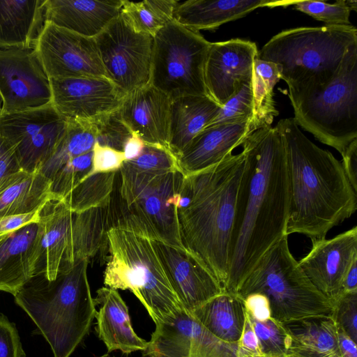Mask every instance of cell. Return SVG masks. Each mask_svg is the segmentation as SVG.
<instances>
[{"mask_svg":"<svg viewBox=\"0 0 357 357\" xmlns=\"http://www.w3.org/2000/svg\"><path fill=\"white\" fill-rule=\"evenodd\" d=\"M245 163L236 202L224 290L236 294L265 253L287 234L289 185L285 149L276 127L242 144Z\"/></svg>","mask_w":357,"mask_h":357,"instance_id":"6da1fadb","label":"cell"},{"mask_svg":"<svg viewBox=\"0 0 357 357\" xmlns=\"http://www.w3.org/2000/svg\"><path fill=\"white\" fill-rule=\"evenodd\" d=\"M285 149L289 185L287 234L311 241L326 238L334 227L357 209V192L342 163L330 151L310 141L294 118L275 126Z\"/></svg>","mask_w":357,"mask_h":357,"instance_id":"7a4b0ae2","label":"cell"},{"mask_svg":"<svg viewBox=\"0 0 357 357\" xmlns=\"http://www.w3.org/2000/svg\"><path fill=\"white\" fill-rule=\"evenodd\" d=\"M244 163L241 152L185 176L177 210L185 249L206 266L223 289L227 279L229 243Z\"/></svg>","mask_w":357,"mask_h":357,"instance_id":"3957f363","label":"cell"},{"mask_svg":"<svg viewBox=\"0 0 357 357\" xmlns=\"http://www.w3.org/2000/svg\"><path fill=\"white\" fill-rule=\"evenodd\" d=\"M89 260L53 280L36 273L14 296L50 344L54 357H70L89 333L97 312L87 277Z\"/></svg>","mask_w":357,"mask_h":357,"instance_id":"277c9868","label":"cell"},{"mask_svg":"<svg viewBox=\"0 0 357 357\" xmlns=\"http://www.w3.org/2000/svg\"><path fill=\"white\" fill-rule=\"evenodd\" d=\"M184 178L181 170L140 172L123 162L116 172L108 204L109 228L185 250L177 212Z\"/></svg>","mask_w":357,"mask_h":357,"instance_id":"5b68a950","label":"cell"},{"mask_svg":"<svg viewBox=\"0 0 357 357\" xmlns=\"http://www.w3.org/2000/svg\"><path fill=\"white\" fill-rule=\"evenodd\" d=\"M355 45L357 29L352 24L301 26L273 36L258 57L278 66L289 90H299L328 84Z\"/></svg>","mask_w":357,"mask_h":357,"instance_id":"8992f818","label":"cell"},{"mask_svg":"<svg viewBox=\"0 0 357 357\" xmlns=\"http://www.w3.org/2000/svg\"><path fill=\"white\" fill-rule=\"evenodd\" d=\"M107 238L105 287L130 290L155 324L183 309L151 239L117 227Z\"/></svg>","mask_w":357,"mask_h":357,"instance_id":"52a82bcc","label":"cell"},{"mask_svg":"<svg viewBox=\"0 0 357 357\" xmlns=\"http://www.w3.org/2000/svg\"><path fill=\"white\" fill-rule=\"evenodd\" d=\"M296 123L340 154L357 139V45L328 84L289 90Z\"/></svg>","mask_w":357,"mask_h":357,"instance_id":"ba28073f","label":"cell"},{"mask_svg":"<svg viewBox=\"0 0 357 357\" xmlns=\"http://www.w3.org/2000/svg\"><path fill=\"white\" fill-rule=\"evenodd\" d=\"M38 224L40 246L36 273L47 280L107 248L108 205L76 213L62 199L53 198L42 207Z\"/></svg>","mask_w":357,"mask_h":357,"instance_id":"9c48e42d","label":"cell"},{"mask_svg":"<svg viewBox=\"0 0 357 357\" xmlns=\"http://www.w3.org/2000/svg\"><path fill=\"white\" fill-rule=\"evenodd\" d=\"M288 236L272 246L241 284L244 298L258 293L268 302L271 317L280 323L331 316L333 304L311 283L290 252Z\"/></svg>","mask_w":357,"mask_h":357,"instance_id":"30bf717a","label":"cell"},{"mask_svg":"<svg viewBox=\"0 0 357 357\" xmlns=\"http://www.w3.org/2000/svg\"><path fill=\"white\" fill-rule=\"evenodd\" d=\"M210 45L199 32L171 20L153 36L149 84L171 100L208 96L204 68Z\"/></svg>","mask_w":357,"mask_h":357,"instance_id":"8fae6325","label":"cell"},{"mask_svg":"<svg viewBox=\"0 0 357 357\" xmlns=\"http://www.w3.org/2000/svg\"><path fill=\"white\" fill-rule=\"evenodd\" d=\"M95 40L105 77L125 96L150 83L153 36L137 32L120 14Z\"/></svg>","mask_w":357,"mask_h":357,"instance_id":"7c38bea8","label":"cell"},{"mask_svg":"<svg viewBox=\"0 0 357 357\" xmlns=\"http://www.w3.org/2000/svg\"><path fill=\"white\" fill-rule=\"evenodd\" d=\"M68 121L52 104L0 115V135L13 147L22 170L34 172L53 153Z\"/></svg>","mask_w":357,"mask_h":357,"instance_id":"4fadbf2b","label":"cell"},{"mask_svg":"<svg viewBox=\"0 0 357 357\" xmlns=\"http://www.w3.org/2000/svg\"><path fill=\"white\" fill-rule=\"evenodd\" d=\"M1 114L52 104L50 78L35 48L0 49Z\"/></svg>","mask_w":357,"mask_h":357,"instance_id":"5bb4252c","label":"cell"},{"mask_svg":"<svg viewBox=\"0 0 357 357\" xmlns=\"http://www.w3.org/2000/svg\"><path fill=\"white\" fill-rule=\"evenodd\" d=\"M34 48L50 79L105 77L95 38L45 21Z\"/></svg>","mask_w":357,"mask_h":357,"instance_id":"9a60e30c","label":"cell"},{"mask_svg":"<svg viewBox=\"0 0 357 357\" xmlns=\"http://www.w3.org/2000/svg\"><path fill=\"white\" fill-rule=\"evenodd\" d=\"M155 324L144 357H237L238 343L220 340L183 308Z\"/></svg>","mask_w":357,"mask_h":357,"instance_id":"2e32d148","label":"cell"},{"mask_svg":"<svg viewBox=\"0 0 357 357\" xmlns=\"http://www.w3.org/2000/svg\"><path fill=\"white\" fill-rule=\"evenodd\" d=\"M50 81L52 105L66 121L91 122L119 109L125 97L105 77Z\"/></svg>","mask_w":357,"mask_h":357,"instance_id":"e0dca14e","label":"cell"},{"mask_svg":"<svg viewBox=\"0 0 357 357\" xmlns=\"http://www.w3.org/2000/svg\"><path fill=\"white\" fill-rule=\"evenodd\" d=\"M310 252L298 261L302 271L331 303L343 293L345 275L357 261V227L332 238L312 240Z\"/></svg>","mask_w":357,"mask_h":357,"instance_id":"ac0fdd59","label":"cell"},{"mask_svg":"<svg viewBox=\"0 0 357 357\" xmlns=\"http://www.w3.org/2000/svg\"><path fill=\"white\" fill-rule=\"evenodd\" d=\"M182 307L191 312L225 291L206 266L185 250L152 241Z\"/></svg>","mask_w":357,"mask_h":357,"instance_id":"d6986e66","label":"cell"},{"mask_svg":"<svg viewBox=\"0 0 357 357\" xmlns=\"http://www.w3.org/2000/svg\"><path fill=\"white\" fill-rule=\"evenodd\" d=\"M258 54L256 43L247 40L211 43L204 68L207 95L221 107L243 82L251 79Z\"/></svg>","mask_w":357,"mask_h":357,"instance_id":"ffe728a7","label":"cell"},{"mask_svg":"<svg viewBox=\"0 0 357 357\" xmlns=\"http://www.w3.org/2000/svg\"><path fill=\"white\" fill-rule=\"evenodd\" d=\"M255 130L251 119L204 128L176 156L180 170L188 176L215 165L233 154Z\"/></svg>","mask_w":357,"mask_h":357,"instance_id":"44dd1931","label":"cell"},{"mask_svg":"<svg viewBox=\"0 0 357 357\" xmlns=\"http://www.w3.org/2000/svg\"><path fill=\"white\" fill-rule=\"evenodd\" d=\"M172 100L149 84L127 94L119 109L131 132L145 144L169 149V126Z\"/></svg>","mask_w":357,"mask_h":357,"instance_id":"7402d4cb","label":"cell"},{"mask_svg":"<svg viewBox=\"0 0 357 357\" xmlns=\"http://www.w3.org/2000/svg\"><path fill=\"white\" fill-rule=\"evenodd\" d=\"M40 246L38 222L23 227L0 244V291L15 296L34 275Z\"/></svg>","mask_w":357,"mask_h":357,"instance_id":"603a6c76","label":"cell"},{"mask_svg":"<svg viewBox=\"0 0 357 357\" xmlns=\"http://www.w3.org/2000/svg\"><path fill=\"white\" fill-rule=\"evenodd\" d=\"M122 3L123 0H46L45 21L95 38L121 14Z\"/></svg>","mask_w":357,"mask_h":357,"instance_id":"cb8c5ba5","label":"cell"},{"mask_svg":"<svg viewBox=\"0 0 357 357\" xmlns=\"http://www.w3.org/2000/svg\"><path fill=\"white\" fill-rule=\"evenodd\" d=\"M93 299L96 305L99 306L96 314V331L108 353L119 350L130 354L146 349L149 342L135 332L128 307L117 290L101 287Z\"/></svg>","mask_w":357,"mask_h":357,"instance_id":"d4e9b609","label":"cell"},{"mask_svg":"<svg viewBox=\"0 0 357 357\" xmlns=\"http://www.w3.org/2000/svg\"><path fill=\"white\" fill-rule=\"evenodd\" d=\"M292 1L188 0L178 3L173 20L180 25L199 32L214 30L261 8L288 6Z\"/></svg>","mask_w":357,"mask_h":357,"instance_id":"484cf974","label":"cell"},{"mask_svg":"<svg viewBox=\"0 0 357 357\" xmlns=\"http://www.w3.org/2000/svg\"><path fill=\"white\" fill-rule=\"evenodd\" d=\"M46 0H0V49L34 48Z\"/></svg>","mask_w":357,"mask_h":357,"instance_id":"4316f807","label":"cell"},{"mask_svg":"<svg viewBox=\"0 0 357 357\" xmlns=\"http://www.w3.org/2000/svg\"><path fill=\"white\" fill-rule=\"evenodd\" d=\"M289 336L287 357H342L338 329L331 316L282 323Z\"/></svg>","mask_w":357,"mask_h":357,"instance_id":"83f0119b","label":"cell"},{"mask_svg":"<svg viewBox=\"0 0 357 357\" xmlns=\"http://www.w3.org/2000/svg\"><path fill=\"white\" fill-rule=\"evenodd\" d=\"M220 107L208 96H186L172 100L168 148L176 158L208 125Z\"/></svg>","mask_w":357,"mask_h":357,"instance_id":"f1b7e54d","label":"cell"},{"mask_svg":"<svg viewBox=\"0 0 357 357\" xmlns=\"http://www.w3.org/2000/svg\"><path fill=\"white\" fill-rule=\"evenodd\" d=\"M53 198L50 178L40 169H21L0 183V217L33 212Z\"/></svg>","mask_w":357,"mask_h":357,"instance_id":"f546056e","label":"cell"},{"mask_svg":"<svg viewBox=\"0 0 357 357\" xmlns=\"http://www.w3.org/2000/svg\"><path fill=\"white\" fill-rule=\"evenodd\" d=\"M209 332L230 344L239 341L245 326L246 310L237 294L224 291L190 312Z\"/></svg>","mask_w":357,"mask_h":357,"instance_id":"4dcf8cb0","label":"cell"},{"mask_svg":"<svg viewBox=\"0 0 357 357\" xmlns=\"http://www.w3.org/2000/svg\"><path fill=\"white\" fill-rule=\"evenodd\" d=\"M281 79L278 66L257 57L252 65V123L257 130L270 126L279 112L274 100V87Z\"/></svg>","mask_w":357,"mask_h":357,"instance_id":"1f68e13d","label":"cell"},{"mask_svg":"<svg viewBox=\"0 0 357 357\" xmlns=\"http://www.w3.org/2000/svg\"><path fill=\"white\" fill-rule=\"evenodd\" d=\"M67 121L63 137L40 168V171L50 179L67 162L92 151L96 144L95 130L90 122Z\"/></svg>","mask_w":357,"mask_h":357,"instance_id":"d6a6232c","label":"cell"},{"mask_svg":"<svg viewBox=\"0 0 357 357\" xmlns=\"http://www.w3.org/2000/svg\"><path fill=\"white\" fill-rule=\"evenodd\" d=\"M178 3L174 0H123L121 15L137 32L153 37L173 20Z\"/></svg>","mask_w":357,"mask_h":357,"instance_id":"836d02e7","label":"cell"},{"mask_svg":"<svg viewBox=\"0 0 357 357\" xmlns=\"http://www.w3.org/2000/svg\"><path fill=\"white\" fill-rule=\"evenodd\" d=\"M116 172L87 175L62 199L76 213L109 204L114 190Z\"/></svg>","mask_w":357,"mask_h":357,"instance_id":"e575fe53","label":"cell"},{"mask_svg":"<svg viewBox=\"0 0 357 357\" xmlns=\"http://www.w3.org/2000/svg\"><path fill=\"white\" fill-rule=\"evenodd\" d=\"M291 6L326 25H351L350 13L357 10V1L354 0H337L333 3L314 0L293 1Z\"/></svg>","mask_w":357,"mask_h":357,"instance_id":"d590c367","label":"cell"},{"mask_svg":"<svg viewBox=\"0 0 357 357\" xmlns=\"http://www.w3.org/2000/svg\"><path fill=\"white\" fill-rule=\"evenodd\" d=\"M248 316L258 339L263 357H287L289 336L282 324L271 317L260 321Z\"/></svg>","mask_w":357,"mask_h":357,"instance_id":"8d00e7d4","label":"cell"},{"mask_svg":"<svg viewBox=\"0 0 357 357\" xmlns=\"http://www.w3.org/2000/svg\"><path fill=\"white\" fill-rule=\"evenodd\" d=\"M93 150L67 162L52 177V192L63 199L92 170Z\"/></svg>","mask_w":357,"mask_h":357,"instance_id":"74e56055","label":"cell"},{"mask_svg":"<svg viewBox=\"0 0 357 357\" xmlns=\"http://www.w3.org/2000/svg\"><path fill=\"white\" fill-rule=\"evenodd\" d=\"M95 130L96 144L123 152L132 132L121 118L119 109L90 122Z\"/></svg>","mask_w":357,"mask_h":357,"instance_id":"f35d334b","label":"cell"},{"mask_svg":"<svg viewBox=\"0 0 357 357\" xmlns=\"http://www.w3.org/2000/svg\"><path fill=\"white\" fill-rule=\"evenodd\" d=\"M252 107L250 79L241 84L236 93L220 107L215 116L206 128L245 119L252 120Z\"/></svg>","mask_w":357,"mask_h":357,"instance_id":"ab89813d","label":"cell"},{"mask_svg":"<svg viewBox=\"0 0 357 357\" xmlns=\"http://www.w3.org/2000/svg\"><path fill=\"white\" fill-rule=\"evenodd\" d=\"M124 163L140 172L165 173L180 170L176 156L169 149L150 144H145L137 158Z\"/></svg>","mask_w":357,"mask_h":357,"instance_id":"60d3db41","label":"cell"},{"mask_svg":"<svg viewBox=\"0 0 357 357\" xmlns=\"http://www.w3.org/2000/svg\"><path fill=\"white\" fill-rule=\"evenodd\" d=\"M333 306L331 317L338 330L357 342V291L343 292Z\"/></svg>","mask_w":357,"mask_h":357,"instance_id":"b9f144b4","label":"cell"},{"mask_svg":"<svg viewBox=\"0 0 357 357\" xmlns=\"http://www.w3.org/2000/svg\"><path fill=\"white\" fill-rule=\"evenodd\" d=\"M0 357H26L14 323L0 313Z\"/></svg>","mask_w":357,"mask_h":357,"instance_id":"7bdbcfd3","label":"cell"},{"mask_svg":"<svg viewBox=\"0 0 357 357\" xmlns=\"http://www.w3.org/2000/svg\"><path fill=\"white\" fill-rule=\"evenodd\" d=\"M124 162L125 157L122 151L95 144L93 149L92 170L89 174L118 172Z\"/></svg>","mask_w":357,"mask_h":357,"instance_id":"ee69618b","label":"cell"},{"mask_svg":"<svg viewBox=\"0 0 357 357\" xmlns=\"http://www.w3.org/2000/svg\"><path fill=\"white\" fill-rule=\"evenodd\" d=\"M42 207L26 214L0 217V244L23 227L38 222Z\"/></svg>","mask_w":357,"mask_h":357,"instance_id":"f6af8a7d","label":"cell"},{"mask_svg":"<svg viewBox=\"0 0 357 357\" xmlns=\"http://www.w3.org/2000/svg\"><path fill=\"white\" fill-rule=\"evenodd\" d=\"M243 300L247 314L253 319L263 321L271 317L269 302L264 295L251 294Z\"/></svg>","mask_w":357,"mask_h":357,"instance_id":"bcb514c9","label":"cell"},{"mask_svg":"<svg viewBox=\"0 0 357 357\" xmlns=\"http://www.w3.org/2000/svg\"><path fill=\"white\" fill-rule=\"evenodd\" d=\"M21 169L13 147L0 135V183Z\"/></svg>","mask_w":357,"mask_h":357,"instance_id":"7dc6e473","label":"cell"},{"mask_svg":"<svg viewBox=\"0 0 357 357\" xmlns=\"http://www.w3.org/2000/svg\"><path fill=\"white\" fill-rule=\"evenodd\" d=\"M341 155L344 171L351 186L357 192V139L347 146Z\"/></svg>","mask_w":357,"mask_h":357,"instance_id":"c3c4849f","label":"cell"},{"mask_svg":"<svg viewBox=\"0 0 357 357\" xmlns=\"http://www.w3.org/2000/svg\"><path fill=\"white\" fill-rule=\"evenodd\" d=\"M145 143L137 135L132 133L126 141L123 149L125 161H129L137 158L142 152Z\"/></svg>","mask_w":357,"mask_h":357,"instance_id":"681fc988","label":"cell"},{"mask_svg":"<svg viewBox=\"0 0 357 357\" xmlns=\"http://www.w3.org/2000/svg\"><path fill=\"white\" fill-rule=\"evenodd\" d=\"M338 344L342 357H357L356 342L340 330H338Z\"/></svg>","mask_w":357,"mask_h":357,"instance_id":"f907efd6","label":"cell"},{"mask_svg":"<svg viewBox=\"0 0 357 357\" xmlns=\"http://www.w3.org/2000/svg\"><path fill=\"white\" fill-rule=\"evenodd\" d=\"M357 291V261H355L347 271L344 282L343 292Z\"/></svg>","mask_w":357,"mask_h":357,"instance_id":"816d5d0a","label":"cell"},{"mask_svg":"<svg viewBox=\"0 0 357 357\" xmlns=\"http://www.w3.org/2000/svg\"><path fill=\"white\" fill-rule=\"evenodd\" d=\"M1 109H2V99L0 96V115L1 114Z\"/></svg>","mask_w":357,"mask_h":357,"instance_id":"f5cc1de1","label":"cell"}]
</instances>
